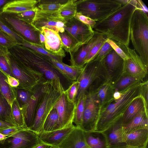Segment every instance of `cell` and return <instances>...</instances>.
<instances>
[{"label":"cell","mask_w":148,"mask_h":148,"mask_svg":"<svg viewBox=\"0 0 148 148\" xmlns=\"http://www.w3.org/2000/svg\"><path fill=\"white\" fill-rule=\"evenodd\" d=\"M140 7L137 0H130L115 12L98 22L92 28L107 38L129 47L132 18L135 9Z\"/></svg>","instance_id":"6da1fadb"},{"label":"cell","mask_w":148,"mask_h":148,"mask_svg":"<svg viewBox=\"0 0 148 148\" xmlns=\"http://www.w3.org/2000/svg\"><path fill=\"white\" fill-rule=\"evenodd\" d=\"M10 54L28 69L43 74L47 83L58 91L63 87L59 74L48 56L18 44L9 49Z\"/></svg>","instance_id":"7a4b0ae2"},{"label":"cell","mask_w":148,"mask_h":148,"mask_svg":"<svg viewBox=\"0 0 148 148\" xmlns=\"http://www.w3.org/2000/svg\"><path fill=\"white\" fill-rule=\"evenodd\" d=\"M141 82L121 92L119 99L113 98L101 107L95 131H103L122 116L133 100L141 95Z\"/></svg>","instance_id":"3957f363"},{"label":"cell","mask_w":148,"mask_h":148,"mask_svg":"<svg viewBox=\"0 0 148 148\" xmlns=\"http://www.w3.org/2000/svg\"><path fill=\"white\" fill-rule=\"evenodd\" d=\"M130 40L134 49L148 68V17L147 13L140 7L135 9L132 16Z\"/></svg>","instance_id":"277c9868"},{"label":"cell","mask_w":148,"mask_h":148,"mask_svg":"<svg viewBox=\"0 0 148 148\" xmlns=\"http://www.w3.org/2000/svg\"><path fill=\"white\" fill-rule=\"evenodd\" d=\"M108 80L103 58L94 59L85 64L77 81L78 88L75 102L83 93L95 92Z\"/></svg>","instance_id":"5b68a950"},{"label":"cell","mask_w":148,"mask_h":148,"mask_svg":"<svg viewBox=\"0 0 148 148\" xmlns=\"http://www.w3.org/2000/svg\"><path fill=\"white\" fill-rule=\"evenodd\" d=\"M77 12L98 22L121 7L118 0H77Z\"/></svg>","instance_id":"8992f818"},{"label":"cell","mask_w":148,"mask_h":148,"mask_svg":"<svg viewBox=\"0 0 148 148\" xmlns=\"http://www.w3.org/2000/svg\"><path fill=\"white\" fill-rule=\"evenodd\" d=\"M61 93L51 85L48 84L36 109L33 124L28 130L37 134L43 131V127L45 121L59 99Z\"/></svg>","instance_id":"52a82bcc"},{"label":"cell","mask_w":148,"mask_h":148,"mask_svg":"<svg viewBox=\"0 0 148 148\" xmlns=\"http://www.w3.org/2000/svg\"><path fill=\"white\" fill-rule=\"evenodd\" d=\"M9 58L11 73L19 82L17 87L30 91L37 84L47 83L43 75L40 72L30 70L24 66L9 53Z\"/></svg>","instance_id":"ba28073f"},{"label":"cell","mask_w":148,"mask_h":148,"mask_svg":"<svg viewBox=\"0 0 148 148\" xmlns=\"http://www.w3.org/2000/svg\"><path fill=\"white\" fill-rule=\"evenodd\" d=\"M64 28L72 41L70 55L77 51L82 46L87 43L93 36L95 32L91 27L74 17L65 23Z\"/></svg>","instance_id":"9c48e42d"},{"label":"cell","mask_w":148,"mask_h":148,"mask_svg":"<svg viewBox=\"0 0 148 148\" xmlns=\"http://www.w3.org/2000/svg\"><path fill=\"white\" fill-rule=\"evenodd\" d=\"M0 17L12 29L22 36L26 40L42 47L39 40L40 32L32 25L18 19L12 14L0 13Z\"/></svg>","instance_id":"30bf717a"},{"label":"cell","mask_w":148,"mask_h":148,"mask_svg":"<svg viewBox=\"0 0 148 148\" xmlns=\"http://www.w3.org/2000/svg\"><path fill=\"white\" fill-rule=\"evenodd\" d=\"M41 143L37 134L23 128L0 140V148H33Z\"/></svg>","instance_id":"8fae6325"},{"label":"cell","mask_w":148,"mask_h":148,"mask_svg":"<svg viewBox=\"0 0 148 148\" xmlns=\"http://www.w3.org/2000/svg\"><path fill=\"white\" fill-rule=\"evenodd\" d=\"M66 23L60 16L59 11L50 13L41 11L37 7L35 17L31 25L40 33L43 28L52 30L58 33L65 31Z\"/></svg>","instance_id":"7c38bea8"},{"label":"cell","mask_w":148,"mask_h":148,"mask_svg":"<svg viewBox=\"0 0 148 148\" xmlns=\"http://www.w3.org/2000/svg\"><path fill=\"white\" fill-rule=\"evenodd\" d=\"M101 106L95 92L85 93L84 109L81 128L84 130L95 131Z\"/></svg>","instance_id":"4fadbf2b"},{"label":"cell","mask_w":148,"mask_h":148,"mask_svg":"<svg viewBox=\"0 0 148 148\" xmlns=\"http://www.w3.org/2000/svg\"><path fill=\"white\" fill-rule=\"evenodd\" d=\"M116 43L128 57L127 60H124V71L142 80L147 74L148 68L144 65L139 56L134 49Z\"/></svg>","instance_id":"5bb4252c"},{"label":"cell","mask_w":148,"mask_h":148,"mask_svg":"<svg viewBox=\"0 0 148 148\" xmlns=\"http://www.w3.org/2000/svg\"><path fill=\"white\" fill-rule=\"evenodd\" d=\"M64 91L61 92L59 99L53 107L57 112L61 129L73 125L76 108V103L70 102Z\"/></svg>","instance_id":"9a60e30c"},{"label":"cell","mask_w":148,"mask_h":148,"mask_svg":"<svg viewBox=\"0 0 148 148\" xmlns=\"http://www.w3.org/2000/svg\"><path fill=\"white\" fill-rule=\"evenodd\" d=\"M49 84L40 83L36 85L32 90V95L28 103L22 110L24 114L25 125L28 129L33 124L36 109Z\"/></svg>","instance_id":"2e32d148"},{"label":"cell","mask_w":148,"mask_h":148,"mask_svg":"<svg viewBox=\"0 0 148 148\" xmlns=\"http://www.w3.org/2000/svg\"><path fill=\"white\" fill-rule=\"evenodd\" d=\"M108 81L112 84L124 71V60L112 49L103 58Z\"/></svg>","instance_id":"e0dca14e"},{"label":"cell","mask_w":148,"mask_h":148,"mask_svg":"<svg viewBox=\"0 0 148 148\" xmlns=\"http://www.w3.org/2000/svg\"><path fill=\"white\" fill-rule=\"evenodd\" d=\"M95 31L92 38L86 44L82 46L77 51L70 55L69 60L71 66L77 68H82L85 65V59L92 48L102 40L107 38L102 34Z\"/></svg>","instance_id":"ac0fdd59"},{"label":"cell","mask_w":148,"mask_h":148,"mask_svg":"<svg viewBox=\"0 0 148 148\" xmlns=\"http://www.w3.org/2000/svg\"><path fill=\"white\" fill-rule=\"evenodd\" d=\"M122 117L117 119L105 130L102 131L106 137L108 147L126 146L124 140Z\"/></svg>","instance_id":"d6986e66"},{"label":"cell","mask_w":148,"mask_h":148,"mask_svg":"<svg viewBox=\"0 0 148 148\" xmlns=\"http://www.w3.org/2000/svg\"><path fill=\"white\" fill-rule=\"evenodd\" d=\"M75 126L73 125L49 132L43 131L37 135L41 143L49 145L52 148H58L60 144L74 129Z\"/></svg>","instance_id":"ffe728a7"},{"label":"cell","mask_w":148,"mask_h":148,"mask_svg":"<svg viewBox=\"0 0 148 148\" xmlns=\"http://www.w3.org/2000/svg\"><path fill=\"white\" fill-rule=\"evenodd\" d=\"M42 31L45 39V49L53 55L62 58L65 57L66 54L59 34L52 30L44 27L42 28Z\"/></svg>","instance_id":"44dd1931"},{"label":"cell","mask_w":148,"mask_h":148,"mask_svg":"<svg viewBox=\"0 0 148 148\" xmlns=\"http://www.w3.org/2000/svg\"><path fill=\"white\" fill-rule=\"evenodd\" d=\"M39 0H10L2 8L0 13L17 14L34 10Z\"/></svg>","instance_id":"7402d4cb"},{"label":"cell","mask_w":148,"mask_h":148,"mask_svg":"<svg viewBox=\"0 0 148 148\" xmlns=\"http://www.w3.org/2000/svg\"><path fill=\"white\" fill-rule=\"evenodd\" d=\"M58 148H90L84 137V130L75 126L73 130L62 143Z\"/></svg>","instance_id":"603a6c76"},{"label":"cell","mask_w":148,"mask_h":148,"mask_svg":"<svg viewBox=\"0 0 148 148\" xmlns=\"http://www.w3.org/2000/svg\"><path fill=\"white\" fill-rule=\"evenodd\" d=\"M127 146L134 148H147L148 128L139 129L124 134Z\"/></svg>","instance_id":"cb8c5ba5"},{"label":"cell","mask_w":148,"mask_h":148,"mask_svg":"<svg viewBox=\"0 0 148 148\" xmlns=\"http://www.w3.org/2000/svg\"><path fill=\"white\" fill-rule=\"evenodd\" d=\"M145 110L148 111V106L144 98L140 95L133 100L124 112L122 117L123 125L129 123L139 113Z\"/></svg>","instance_id":"d4e9b609"},{"label":"cell","mask_w":148,"mask_h":148,"mask_svg":"<svg viewBox=\"0 0 148 148\" xmlns=\"http://www.w3.org/2000/svg\"><path fill=\"white\" fill-rule=\"evenodd\" d=\"M86 141L90 148H108L106 137L102 132L84 130Z\"/></svg>","instance_id":"484cf974"},{"label":"cell","mask_w":148,"mask_h":148,"mask_svg":"<svg viewBox=\"0 0 148 148\" xmlns=\"http://www.w3.org/2000/svg\"><path fill=\"white\" fill-rule=\"evenodd\" d=\"M145 128H148V111L146 110L140 112L129 123L123 125L124 134Z\"/></svg>","instance_id":"4316f807"},{"label":"cell","mask_w":148,"mask_h":148,"mask_svg":"<svg viewBox=\"0 0 148 148\" xmlns=\"http://www.w3.org/2000/svg\"><path fill=\"white\" fill-rule=\"evenodd\" d=\"M141 81L123 71L112 85L114 91L121 92Z\"/></svg>","instance_id":"83f0119b"},{"label":"cell","mask_w":148,"mask_h":148,"mask_svg":"<svg viewBox=\"0 0 148 148\" xmlns=\"http://www.w3.org/2000/svg\"><path fill=\"white\" fill-rule=\"evenodd\" d=\"M114 90L112 84L107 80L101 84L95 92L101 107L113 98Z\"/></svg>","instance_id":"f1b7e54d"},{"label":"cell","mask_w":148,"mask_h":148,"mask_svg":"<svg viewBox=\"0 0 148 148\" xmlns=\"http://www.w3.org/2000/svg\"><path fill=\"white\" fill-rule=\"evenodd\" d=\"M68 0H39L37 7L41 11L53 13L59 11Z\"/></svg>","instance_id":"f546056e"},{"label":"cell","mask_w":148,"mask_h":148,"mask_svg":"<svg viewBox=\"0 0 148 148\" xmlns=\"http://www.w3.org/2000/svg\"><path fill=\"white\" fill-rule=\"evenodd\" d=\"M0 90L11 106L16 99L13 88L8 83L7 76L0 70Z\"/></svg>","instance_id":"4dcf8cb0"},{"label":"cell","mask_w":148,"mask_h":148,"mask_svg":"<svg viewBox=\"0 0 148 148\" xmlns=\"http://www.w3.org/2000/svg\"><path fill=\"white\" fill-rule=\"evenodd\" d=\"M0 120L8 122L17 126L12 116L11 106L0 90Z\"/></svg>","instance_id":"1f68e13d"},{"label":"cell","mask_w":148,"mask_h":148,"mask_svg":"<svg viewBox=\"0 0 148 148\" xmlns=\"http://www.w3.org/2000/svg\"><path fill=\"white\" fill-rule=\"evenodd\" d=\"M76 1L77 0H68L58 11L60 16L66 23L74 17L77 13Z\"/></svg>","instance_id":"d6a6232c"},{"label":"cell","mask_w":148,"mask_h":148,"mask_svg":"<svg viewBox=\"0 0 148 148\" xmlns=\"http://www.w3.org/2000/svg\"><path fill=\"white\" fill-rule=\"evenodd\" d=\"M43 131H51L61 129L56 110L53 108L46 118L43 125Z\"/></svg>","instance_id":"836d02e7"},{"label":"cell","mask_w":148,"mask_h":148,"mask_svg":"<svg viewBox=\"0 0 148 148\" xmlns=\"http://www.w3.org/2000/svg\"><path fill=\"white\" fill-rule=\"evenodd\" d=\"M11 111L12 116L16 125L20 127L27 128L25 125L23 111L20 107L16 99L11 105Z\"/></svg>","instance_id":"e575fe53"},{"label":"cell","mask_w":148,"mask_h":148,"mask_svg":"<svg viewBox=\"0 0 148 148\" xmlns=\"http://www.w3.org/2000/svg\"><path fill=\"white\" fill-rule=\"evenodd\" d=\"M13 88L16 99L20 107L22 110L28 103L32 95V91L18 88Z\"/></svg>","instance_id":"d590c367"},{"label":"cell","mask_w":148,"mask_h":148,"mask_svg":"<svg viewBox=\"0 0 148 148\" xmlns=\"http://www.w3.org/2000/svg\"><path fill=\"white\" fill-rule=\"evenodd\" d=\"M85 93H83L76 101V108L73 123L80 126L82 123L84 109Z\"/></svg>","instance_id":"8d00e7d4"},{"label":"cell","mask_w":148,"mask_h":148,"mask_svg":"<svg viewBox=\"0 0 148 148\" xmlns=\"http://www.w3.org/2000/svg\"><path fill=\"white\" fill-rule=\"evenodd\" d=\"M17 44L30 48L37 52L47 56L51 58L54 59L60 62H62V58L51 54L41 46L35 45L25 40L23 42Z\"/></svg>","instance_id":"74e56055"},{"label":"cell","mask_w":148,"mask_h":148,"mask_svg":"<svg viewBox=\"0 0 148 148\" xmlns=\"http://www.w3.org/2000/svg\"><path fill=\"white\" fill-rule=\"evenodd\" d=\"M0 29L11 37L17 44L22 43L26 40L22 36L10 28L0 17Z\"/></svg>","instance_id":"f35d334b"},{"label":"cell","mask_w":148,"mask_h":148,"mask_svg":"<svg viewBox=\"0 0 148 148\" xmlns=\"http://www.w3.org/2000/svg\"><path fill=\"white\" fill-rule=\"evenodd\" d=\"M9 55V52L0 55V70L7 76L10 75L14 77L11 73Z\"/></svg>","instance_id":"ab89813d"},{"label":"cell","mask_w":148,"mask_h":148,"mask_svg":"<svg viewBox=\"0 0 148 148\" xmlns=\"http://www.w3.org/2000/svg\"><path fill=\"white\" fill-rule=\"evenodd\" d=\"M61 63L66 72L73 81H77L83 71L84 67L82 68H77L68 65L63 62Z\"/></svg>","instance_id":"60d3db41"},{"label":"cell","mask_w":148,"mask_h":148,"mask_svg":"<svg viewBox=\"0 0 148 148\" xmlns=\"http://www.w3.org/2000/svg\"><path fill=\"white\" fill-rule=\"evenodd\" d=\"M17 44L11 37L0 29V45L9 49Z\"/></svg>","instance_id":"b9f144b4"},{"label":"cell","mask_w":148,"mask_h":148,"mask_svg":"<svg viewBox=\"0 0 148 148\" xmlns=\"http://www.w3.org/2000/svg\"><path fill=\"white\" fill-rule=\"evenodd\" d=\"M78 84L77 81H74L72 82L68 88L64 91V93L67 99L71 102H75L77 91Z\"/></svg>","instance_id":"7bdbcfd3"},{"label":"cell","mask_w":148,"mask_h":148,"mask_svg":"<svg viewBox=\"0 0 148 148\" xmlns=\"http://www.w3.org/2000/svg\"><path fill=\"white\" fill-rule=\"evenodd\" d=\"M36 8L34 10L26 11L17 14H14L18 19L31 25L35 16Z\"/></svg>","instance_id":"ee69618b"},{"label":"cell","mask_w":148,"mask_h":148,"mask_svg":"<svg viewBox=\"0 0 148 148\" xmlns=\"http://www.w3.org/2000/svg\"><path fill=\"white\" fill-rule=\"evenodd\" d=\"M58 34L61 39L63 49L70 53L72 47L71 40L65 31L62 33L59 32Z\"/></svg>","instance_id":"f6af8a7d"},{"label":"cell","mask_w":148,"mask_h":148,"mask_svg":"<svg viewBox=\"0 0 148 148\" xmlns=\"http://www.w3.org/2000/svg\"><path fill=\"white\" fill-rule=\"evenodd\" d=\"M107 38L99 42L92 48L86 57L84 61L85 65L92 60L96 54L106 41Z\"/></svg>","instance_id":"bcb514c9"},{"label":"cell","mask_w":148,"mask_h":148,"mask_svg":"<svg viewBox=\"0 0 148 148\" xmlns=\"http://www.w3.org/2000/svg\"><path fill=\"white\" fill-rule=\"evenodd\" d=\"M112 49L110 45L106 40L99 49L93 59H102Z\"/></svg>","instance_id":"7dc6e473"},{"label":"cell","mask_w":148,"mask_h":148,"mask_svg":"<svg viewBox=\"0 0 148 148\" xmlns=\"http://www.w3.org/2000/svg\"><path fill=\"white\" fill-rule=\"evenodd\" d=\"M106 41L109 43L112 49L124 60H125L127 59L128 57L115 42L107 38Z\"/></svg>","instance_id":"c3c4849f"},{"label":"cell","mask_w":148,"mask_h":148,"mask_svg":"<svg viewBox=\"0 0 148 148\" xmlns=\"http://www.w3.org/2000/svg\"><path fill=\"white\" fill-rule=\"evenodd\" d=\"M51 61L56 69L58 72L60 73L68 81L72 82H74L66 72L61 62L53 59H51Z\"/></svg>","instance_id":"681fc988"},{"label":"cell","mask_w":148,"mask_h":148,"mask_svg":"<svg viewBox=\"0 0 148 148\" xmlns=\"http://www.w3.org/2000/svg\"><path fill=\"white\" fill-rule=\"evenodd\" d=\"M74 17L84 23L89 25L92 28L96 23V21L79 13L77 12Z\"/></svg>","instance_id":"f907efd6"},{"label":"cell","mask_w":148,"mask_h":148,"mask_svg":"<svg viewBox=\"0 0 148 148\" xmlns=\"http://www.w3.org/2000/svg\"><path fill=\"white\" fill-rule=\"evenodd\" d=\"M23 128H25L20 127L18 126L12 127L3 130H0V133L6 136H8L15 134Z\"/></svg>","instance_id":"816d5d0a"},{"label":"cell","mask_w":148,"mask_h":148,"mask_svg":"<svg viewBox=\"0 0 148 148\" xmlns=\"http://www.w3.org/2000/svg\"><path fill=\"white\" fill-rule=\"evenodd\" d=\"M141 95L144 98L146 105L148 106V81L141 82L140 83Z\"/></svg>","instance_id":"f5cc1de1"},{"label":"cell","mask_w":148,"mask_h":148,"mask_svg":"<svg viewBox=\"0 0 148 148\" xmlns=\"http://www.w3.org/2000/svg\"><path fill=\"white\" fill-rule=\"evenodd\" d=\"M8 83L13 88H17L19 85V81L15 77L10 75L7 76Z\"/></svg>","instance_id":"db71d44e"},{"label":"cell","mask_w":148,"mask_h":148,"mask_svg":"<svg viewBox=\"0 0 148 148\" xmlns=\"http://www.w3.org/2000/svg\"><path fill=\"white\" fill-rule=\"evenodd\" d=\"M14 126H16L8 122L0 120V130H3Z\"/></svg>","instance_id":"11a10c76"},{"label":"cell","mask_w":148,"mask_h":148,"mask_svg":"<svg viewBox=\"0 0 148 148\" xmlns=\"http://www.w3.org/2000/svg\"><path fill=\"white\" fill-rule=\"evenodd\" d=\"M39 40L42 47L44 48L45 39L43 33H40Z\"/></svg>","instance_id":"9f6ffc18"},{"label":"cell","mask_w":148,"mask_h":148,"mask_svg":"<svg viewBox=\"0 0 148 148\" xmlns=\"http://www.w3.org/2000/svg\"><path fill=\"white\" fill-rule=\"evenodd\" d=\"M33 148H52L50 146L41 143L37 145Z\"/></svg>","instance_id":"6f0895ef"},{"label":"cell","mask_w":148,"mask_h":148,"mask_svg":"<svg viewBox=\"0 0 148 148\" xmlns=\"http://www.w3.org/2000/svg\"><path fill=\"white\" fill-rule=\"evenodd\" d=\"M8 52V49L7 48L0 45V55Z\"/></svg>","instance_id":"680465c9"},{"label":"cell","mask_w":148,"mask_h":148,"mask_svg":"<svg viewBox=\"0 0 148 148\" xmlns=\"http://www.w3.org/2000/svg\"><path fill=\"white\" fill-rule=\"evenodd\" d=\"M121 92L117 91H115L113 94V97L114 99H117L121 97Z\"/></svg>","instance_id":"91938a15"},{"label":"cell","mask_w":148,"mask_h":148,"mask_svg":"<svg viewBox=\"0 0 148 148\" xmlns=\"http://www.w3.org/2000/svg\"><path fill=\"white\" fill-rule=\"evenodd\" d=\"M10 0H0V9L2 8V7Z\"/></svg>","instance_id":"94428289"},{"label":"cell","mask_w":148,"mask_h":148,"mask_svg":"<svg viewBox=\"0 0 148 148\" xmlns=\"http://www.w3.org/2000/svg\"><path fill=\"white\" fill-rule=\"evenodd\" d=\"M7 136L0 133V140L4 139Z\"/></svg>","instance_id":"6125c7cd"},{"label":"cell","mask_w":148,"mask_h":148,"mask_svg":"<svg viewBox=\"0 0 148 148\" xmlns=\"http://www.w3.org/2000/svg\"><path fill=\"white\" fill-rule=\"evenodd\" d=\"M108 148H134L132 147H129L127 146L122 147H108Z\"/></svg>","instance_id":"be15d7a7"}]
</instances>
